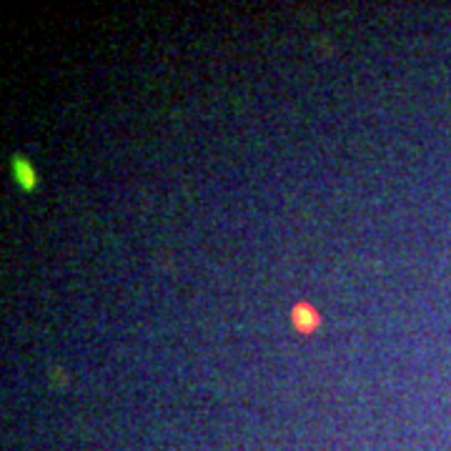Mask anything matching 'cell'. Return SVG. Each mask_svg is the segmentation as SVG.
<instances>
[{"mask_svg":"<svg viewBox=\"0 0 451 451\" xmlns=\"http://www.w3.org/2000/svg\"><path fill=\"white\" fill-rule=\"evenodd\" d=\"M13 176H15L18 186L23 191L35 189V181H38V178H35V168L30 160L23 158V155H15V158H13Z\"/></svg>","mask_w":451,"mask_h":451,"instance_id":"obj_2","label":"cell"},{"mask_svg":"<svg viewBox=\"0 0 451 451\" xmlns=\"http://www.w3.org/2000/svg\"><path fill=\"white\" fill-rule=\"evenodd\" d=\"M291 321H293V326H296L301 334H311L316 326H319L321 316H319V311L311 306V303H296V306H293V311H291Z\"/></svg>","mask_w":451,"mask_h":451,"instance_id":"obj_1","label":"cell"}]
</instances>
